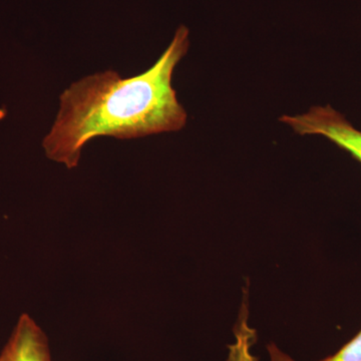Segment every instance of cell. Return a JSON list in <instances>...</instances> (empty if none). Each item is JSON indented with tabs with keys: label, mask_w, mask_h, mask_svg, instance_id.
Masks as SVG:
<instances>
[{
	"label": "cell",
	"mask_w": 361,
	"mask_h": 361,
	"mask_svg": "<svg viewBox=\"0 0 361 361\" xmlns=\"http://www.w3.org/2000/svg\"><path fill=\"white\" fill-rule=\"evenodd\" d=\"M189 45V30L180 25L155 65L141 75L123 78L108 71L71 85L61 94L56 122L42 142L47 158L73 169L94 137L130 140L183 129L187 113L172 77Z\"/></svg>",
	"instance_id": "6da1fadb"
},
{
	"label": "cell",
	"mask_w": 361,
	"mask_h": 361,
	"mask_svg": "<svg viewBox=\"0 0 361 361\" xmlns=\"http://www.w3.org/2000/svg\"><path fill=\"white\" fill-rule=\"evenodd\" d=\"M280 121L290 126L299 135L326 137L361 164V130L353 127L345 116L331 106H312L307 113L283 116Z\"/></svg>",
	"instance_id": "7a4b0ae2"
},
{
	"label": "cell",
	"mask_w": 361,
	"mask_h": 361,
	"mask_svg": "<svg viewBox=\"0 0 361 361\" xmlns=\"http://www.w3.org/2000/svg\"><path fill=\"white\" fill-rule=\"evenodd\" d=\"M0 361H52L47 334L26 313L18 318L0 353Z\"/></svg>",
	"instance_id": "3957f363"
},
{
	"label": "cell",
	"mask_w": 361,
	"mask_h": 361,
	"mask_svg": "<svg viewBox=\"0 0 361 361\" xmlns=\"http://www.w3.org/2000/svg\"><path fill=\"white\" fill-rule=\"evenodd\" d=\"M248 318V304L246 290H244L243 302L240 308L238 319L233 330L236 341L228 346L229 353L226 361H259L258 358L251 353L252 346L257 341V331L249 326Z\"/></svg>",
	"instance_id": "277c9868"
},
{
	"label": "cell",
	"mask_w": 361,
	"mask_h": 361,
	"mask_svg": "<svg viewBox=\"0 0 361 361\" xmlns=\"http://www.w3.org/2000/svg\"><path fill=\"white\" fill-rule=\"evenodd\" d=\"M267 350L269 353L270 361H295L283 351L280 350L276 344L270 343L267 346ZM320 361H361V329L336 353Z\"/></svg>",
	"instance_id": "5b68a950"
}]
</instances>
